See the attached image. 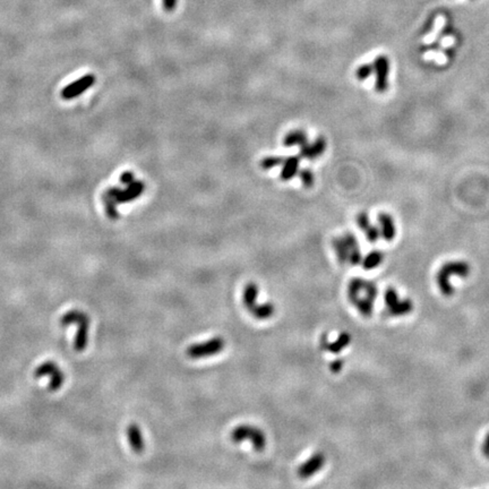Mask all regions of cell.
Wrapping results in <instances>:
<instances>
[{"mask_svg":"<svg viewBox=\"0 0 489 489\" xmlns=\"http://www.w3.org/2000/svg\"><path fill=\"white\" fill-rule=\"evenodd\" d=\"M348 297L350 303L358 309V311L365 317H369L374 311V305L377 297L376 284L356 277L352 279L348 287Z\"/></svg>","mask_w":489,"mask_h":489,"instance_id":"cell-1","label":"cell"},{"mask_svg":"<svg viewBox=\"0 0 489 489\" xmlns=\"http://www.w3.org/2000/svg\"><path fill=\"white\" fill-rule=\"evenodd\" d=\"M78 324V330L74 340V349L77 352L84 351L89 342V317L84 311L73 309L60 318L61 326H69L70 324Z\"/></svg>","mask_w":489,"mask_h":489,"instance_id":"cell-2","label":"cell"},{"mask_svg":"<svg viewBox=\"0 0 489 489\" xmlns=\"http://www.w3.org/2000/svg\"><path fill=\"white\" fill-rule=\"evenodd\" d=\"M470 273V265L467 262L456 261V262H447L446 264L442 266L440 271L437 273L436 280L437 284L440 287L441 292L444 296H451L454 292L452 284L449 283V279L452 276H460L465 277Z\"/></svg>","mask_w":489,"mask_h":489,"instance_id":"cell-3","label":"cell"},{"mask_svg":"<svg viewBox=\"0 0 489 489\" xmlns=\"http://www.w3.org/2000/svg\"><path fill=\"white\" fill-rule=\"evenodd\" d=\"M230 438L234 444L249 441L256 452L264 451L266 447V435L261 428L252 425H239L232 429Z\"/></svg>","mask_w":489,"mask_h":489,"instance_id":"cell-4","label":"cell"},{"mask_svg":"<svg viewBox=\"0 0 489 489\" xmlns=\"http://www.w3.org/2000/svg\"><path fill=\"white\" fill-rule=\"evenodd\" d=\"M225 348V341L221 336H214L212 339L203 342H197L186 349V356L190 359H203L213 357L223 351Z\"/></svg>","mask_w":489,"mask_h":489,"instance_id":"cell-5","label":"cell"},{"mask_svg":"<svg viewBox=\"0 0 489 489\" xmlns=\"http://www.w3.org/2000/svg\"><path fill=\"white\" fill-rule=\"evenodd\" d=\"M146 188V185L142 180H135L131 185L126 186V188L121 189L118 187H110L104 193H107L109 196L115 198V201L118 204H125V203H131L135 199H137L140 195L144 193Z\"/></svg>","mask_w":489,"mask_h":489,"instance_id":"cell-6","label":"cell"},{"mask_svg":"<svg viewBox=\"0 0 489 489\" xmlns=\"http://www.w3.org/2000/svg\"><path fill=\"white\" fill-rule=\"evenodd\" d=\"M43 376L51 377L48 386L50 392H57L58 390H60V387L64 385L65 383V374L62 373V370L59 368V366L51 360L44 361L34 370L35 378H40Z\"/></svg>","mask_w":489,"mask_h":489,"instance_id":"cell-7","label":"cell"},{"mask_svg":"<svg viewBox=\"0 0 489 489\" xmlns=\"http://www.w3.org/2000/svg\"><path fill=\"white\" fill-rule=\"evenodd\" d=\"M386 314L389 316H404L412 311V303L409 299H400L394 289H389L385 295Z\"/></svg>","mask_w":489,"mask_h":489,"instance_id":"cell-8","label":"cell"},{"mask_svg":"<svg viewBox=\"0 0 489 489\" xmlns=\"http://www.w3.org/2000/svg\"><path fill=\"white\" fill-rule=\"evenodd\" d=\"M95 81L96 78L93 74H88V75L78 78L75 82H73V83L68 84L66 88L62 89L60 92V96L66 101L75 99V97L83 94L86 89L92 88L95 84Z\"/></svg>","mask_w":489,"mask_h":489,"instance_id":"cell-9","label":"cell"},{"mask_svg":"<svg viewBox=\"0 0 489 489\" xmlns=\"http://www.w3.org/2000/svg\"><path fill=\"white\" fill-rule=\"evenodd\" d=\"M374 73L376 75L375 81V89L378 93H385L389 89V74H390V61L386 56H378L373 62Z\"/></svg>","mask_w":489,"mask_h":489,"instance_id":"cell-10","label":"cell"},{"mask_svg":"<svg viewBox=\"0 0 489 489\" xmlns=\"http://www.w3.org/2000/svg\"><path fill=\"white\" fill-rule=\"evenodd\" d=\"M326 457L323 452H315L309 459L301 463L297 469V475L301 479H308L316 475L325 465Z\"/></svg>","mask_w":489,"mask_h":489,"instance_id":"cell-11","label":"cell"},{"mask_svg":"<svg viewBox=\"0 0 489 489\" xmlns=\"http://www.w3.org/2000/svg\"><path fill=\"white\" fill-rule=\"evenodd\" d=\"M299 147H300V156L301 158L314 160V159L319 158V156H322L324 154V152L326 151V147H327V142H326V139L323 137V136H318V137L314 140V143L312 144H311L309 142H306Z\"/></svg>","mask_w":489,"mask_h":489,"instance_id":"cell-12","label":"cell"},{"mask_svg":"<svg viewBox=\"0 0 489 489\" xmlns=\"http://www.w3.org/2000/svg\"><path fill=\"white\" fill-rule=\"evenodd\" d=\"M351 342V335L348 333V332H342L341 334L339 335V338L336 339V341H333V342H330L328 341V339H327V336L324 334L322 336V339H320V348L324 351H328V352H332V354H339V352H341L343 349H346V348L349 346Z\"/></svg>","mask_w":489,"mask_h":489,"instance_id":"cell-13","label":"cell"},{"mask_svg":"<svg viewBox=\"0 0 489 489\" xmlns=\"http://www.w3.org/2000/svg\"><path fill=\"white\" fill-rule=\"evenodd\" d=\"M126 434L129 445H131L133 451L137 453V454H140L144 451V448H145V443H144L143 434L139 426L137 424H131L127 427Z\"/></svg>","mask_w":489,"mask_h":489,"instance_id":"cell-14","label":"cell"},{"mask_svg":"<svg viewBox=\"0 0 489 489\" xmlns=\"http://www.w3.org/2000/svg\"><path fill=\"white\" fill-rule=\"evenodd\" d=\"M379 230H381V237L384 238L386 241H392L397 234V229L392 217L387 213L378 214Z\"/></svg>","mask_w":489,"mask_h":489,"instance_id":"cell-15","label":"cell"},{"mask_svg":"<svg viewBox=\"0 0 489 489\" xmlns=\"http://www.w3.org/2000/svg\"><path fill=\"white\" fill-rule=\"evenodd\" d=\"M258 293H260V288L255 282H249L245 285L244 290H242V304L248 311L257 305Z\"/></svg>","mask_w":489,"mask_h":489,"instance_id":"cell-16","label":"cell"},{"mask_svg":"<svg viewBox=\"0 0 489 489\" xmlns=\"http://www.w3.org/2000/svg\"><path fill=\"white\" fill-rule=\"evenodd\" d=\"M300 164L299 156H289L284 160L282 164V170H281L280 178L282 181H288L292 179L295 176L298 174Z\"/></svg>","mask_w":489,"mask_h":489,"instance_id":"cell-17","label":"cell"},{"mask_svg":"<svg viewBox=\"0 0 489 489\" xmlns=\"http://www.w3.org/2000/svg\"><path fill=\"white\" fill-rule=\"evenodd\" d=\"M343 238H344V240L347 241V244L350 248L349 264L350 265L361 264L362 255H361L360 247H359V242L357 240V238H356L355 234H352L350 232H347L346 234H343Z\"/></svg>","mask_w":489,"mask_h":489,"instance_id":"cell-18","label":"cell"},{"mask_svg":"<svg viewBox=\"0 0 489 489\" xmlns=\"http://www.w3.org/2000/svg\"><path fill=\"white\" fill-rule=\"evenodd\" d=\"M332 246H333L336 258H338L340 264H342V265L349 264L350 248H349V246H348L347 241L344 240L343 236L334 238V239L332 240Z\"/></svg>","mask_w":489,"mask_h":489,"instance_id":"cell-19","label":"cell"},{"mask_svg":"<svg viewBox=\"0 0 489 489\" xmlns=\"http://www.w3.org/2000/svg\"><path fill=\"white\" fill-rule=\"evenodd\" d=\"M249 312L254 318L258 320L269 319L275 314V305L273 303L257 304Z\"/></svg>","mask_w":489,"mask_h":489,"instance_id":"cell-20","label":"cell"},{"mask_svg":"<svg viewBox=\"0 0 489 489\" xmlns=\"http://www.w3.org/2000/svg\"><path fill=\"white\" fill-rule=\"evenodd\" d=\"M306 142H308L307 134L304 131H301V129H298V131L289 132L283 138V145L285 147L301 146L303 144H305Z\"/></svg>","mask_w":489,"mask_h":489,"instance_id":"cell-21","label":"cell"},{"mask_svg":"<svg viewBox=\"0 0 489 489\" xmlns=\"http://www.w3.org/2000/svg\"><path fill=\"white\" fill-rule=\"evenodd\" d=\"M383 260H384V255H383L382 252L373 250V252H370L368 255L362 257L361 265L365 269H373L376 268L378 265H381Z\"/></svg>","mask_w":489,"mask_h":489,"instance_id":"cell-22","label":"cell"},{"mask_svg":"<svg viewBox=\"0 0 489 489\" xmlns=\"http://www.w3.org/2000/svg\"><path fill=\"white\" fill-rule=\"evenodd\" d=\"M102 199H103L104 210H105V214H107V217L112 221L118 220L119 212H118V209H117V205H118V203L115 201V198L109 196L107 193H104L102 195Z\"/></svg>","mask_w":489,"mask_h":489,"instance_id":"cell-23","label":"cell"},{"mask_svg":"<svg viewBox=\"0 0 489 489\" xmlns=\"http://www.w3.org/2000/svg\"><path fill=\"white\" fill-rule=\"evenodd\" d=\"M284 160L285 159L282 158V156H274V155L266 156V158H264L263 160H261L260 167L264 170H269V169H273V168H275V167L282 166Z\"/></svg>","mask_w":489,"mask_h":489,"instance_id":"cell-24","label":"cell"},{"mask_svg":"<svg viewBox=\"0 0 489 489\" xmlns=\"http://www.w3.org/2000/svg\"><path fill=\"white\" fill-rule=\"evenodd\" d=\"M373 73H374V65L373 64H365V65L359 66L358 69L356 70V77H357V80H359V81H365Z\"/></svg>","mask_w":489,"mask_h":489,"instance_id":"cell-25","label":"cell"},{"mask_svg":"<svg viewBox=\"0 0 489 489\" xmlns=\"http://www.w3.org/2000/svg\"><path fill=\"white\" fill-rule=\"evenodd\" d=\"M299 177L301 179V182H303V185L306 187V188H311V187L314 186L315 178H314V174H312V171L311 169L300 170L299 171Z\"/></svg>","mask_w":489,"mask_h":489,"instance_id":"cell-26","label":"cell"},{"mask_svg":"<svg viewBox=\"0 0 489 489\" xmlns=\"http://www.w3.org/2000/svg\"><path fill=\"white\" fill-rule=\"evenodd\" d=\"M365 233H366L367 240L370 241V242L377 241L378 238L381 237V230H379L378 226L373 225V224H370L368 228L365 230Z\"/></svg>","mask_w":489,"mask_h":489,"instance_id":"cell-27","label":"cell"},{"mask_svg":"<svg viewBox=\"0 0 489 489\" xmlns=\"http://www.w3.org/2000/svg\"><path fill=\"white\" fill-rule=\"evenodd\" d=\"M357 224L359 228H360L361 230H365L368 228V226L370 225V222H369V217H368V214H367L366 212H361V213H359L357 215Z\"/></svg>","mask_w":489,"mask_h":489,"instance_id":"cell-28","label":"cell"},{"mask_svg":"<svg viewBox=\"0 0 489 489\" xmlns=\"http://www.w3.org/2000/svg\"><path fill=\"white\" fill-rule=\"evenodd\" d=\"M136 180L135 175L133 174V171H124V174H121L120 176V182L125 186L131 185L132 182H134Z\"/></svg>","mask_w":489,"mask_h":489,"instance_id":"cell-29","label":"cell"},{"mask_svg":"<svg viewBox=\"0 0 489 489\" xmlns=\"http://www.w3.org/2000/svg\"><path fill=\"white\" fill-rule=\"evenodd\" d=\"M178 0H162V6L163 9L167 11V13H172L177 7Z\"/></svg>","mask_w":489,"mask_h":489,"instance_id":"cell-30","label":"cell"},{"mask_svg":"<svg viewBox=\"0 0 489 489\" xmlns=\"http://www.w3.org/2000/svg\"><path fill=\"white\" fill-rule=\"evenodd\" d=\"M343 366H344V362L342 359H336V360L334 361H332L331 362V365H330V369L332 373H340L341 371V369L343 368Z\"/></svg>","mask_w":489,"mask_h":489,"instance_id":"cell-31","label":"cell"},{"mask_svg":"<svg viewBox=\"0 0 489 489\" xmlns=\"http://www.w3.org/2000/svg\"><path fill=\"white\" fill-rule=\"evenodd\" d=\"M483 452H484V454H485V455H486L487 457H489V434L487 435L486 440H485V442H484Z\"/></svg>","mask_w":489,"mask_h":489,"instance_id":"cell-32","label":"cell"}]
</instances>
